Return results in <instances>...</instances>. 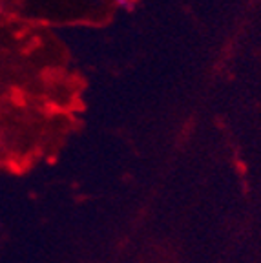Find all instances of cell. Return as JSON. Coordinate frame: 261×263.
Instances as JSON below:
<instances>
[{"label": "cell", "instance_id": "cell-1", "mask_svg": "<svg viewBox=\"0 0 261 263\" xmlns=\"http://www.w3.org/2000/svg\"><path fill=\"white\" fill-rule=\"evenodd\" d=\"M117 4L121 6V8L126 9V11H132V9H134V6H135V2H134V0H117Z\"/></svg>", "mask_w": 261, "mask_h": 263}]
</instances>
